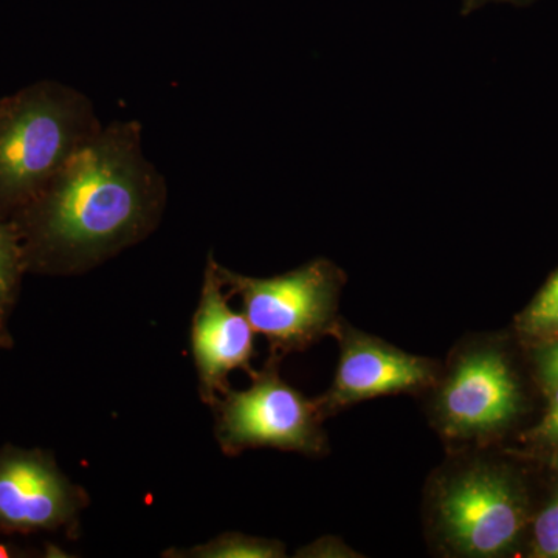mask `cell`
<instances>
[{
  "mask_svg": "<svg viewBox=\"0 0 558 558\" xmlns=\"http://www.w3.org/2000/svg\"><path fill=\"white\" fill-rule=\"evenodd\" d=\"M546 392L548 407L538 424L529 429L527 439L545 449L558 451V384L546 389Z\"/></svg>",
  "mask_w": 558,
  "mask_h": 558,
  "instance_id": "14",
  "label": "cell"
},
{
  "mask_svg": "<svg viewBox=\"0 0 558 558\" xmlns=\"http://www.w3.org/2000/svg\"><path fill=\"white\" fill-rule=\"evenodd\" d=\"M517 330L534 343L558 337V270L548 279L537 296L517 317Z\"/></svg>",
  "mask_w": 558,
  "mask_h": 558,
  "instance_id": "12",
  "label": "cell"
},
{
  "mask_svg": "<svg viewBox=\"0 0 558 558\" xmlns=\"http://www.w3.org/2000/svg\"><path fill=\"white\" fill-rule=\"evenodd\" d=\"M340 357L332 385L315 398L323 417L384 396H422L438 380L439 360L421 357L341 318L332 333Z\"/></svg>",
  "mask_w": 558,
  "mask_h": 558,
  "instance_id": "7",
  "label": "cell"
},
{
  "mask_svg": "<svg viewBox=\"0 0 558 558\" xmlns=\"http://www.w3.org/2000/svg\"><path fill=\"white\" fill-rule=\"evenodd\" d=\"M101 128L89 98L58 81L0 98V218L35 199Z\"/></svg>",
  "mask_w": 558,
  "mask_h": 558,
  "instance_id": "3",
  "label": "cell"
},
{
  "mask_svg": "<svg viewBox=\"0 0 558 558\" xmlns=\"http://www.w3.org/2000/svg\"><path fill=\"white\" fill-rule=\"evenodd\" d=\"M281 357L270 355L252 385L242 391L229 389L213 405L215 436L220 450L238 457L253 449H277L323 457L329 451L325 417L315 399L306 398L279 374Z\"/></svg>",
  "mask_w": 558,
  "mask_h": 558,
  "instance_id": "6",
  "label": "cell"
},
{
  "mask_svg": "<svg viewBox=\"0 0 558 558\" xmlns=\"http://www.w3.org/2000/svg\"><path fill=\"white\" fill-rule=\"evenodd\" d=\"M531 519L526 487L487 447L449 451L425 484L422 520L435 556H510Z\"/></svg>",
  "mask_w": 558,
  "mask_h": 558,
  "instance_id": "2",
  "label": "cell"
},
{
  "mask_svg": "<svg viewBox=\"0 0 558 558\" xmlns=\"http://www.w3.org/2000/svg\"><path fill=\"white\" fill-rule=\"evenodd\" d=\"M22 556L21 550L13 548V546L2 545L0 543V558L20 557Z\"/></svg>",
  "mask_w": 558,
  "mask_h": 558,
  "instance_id": "17",
  "label": "cell"
},
{
  "mask_svg": "<svg viewBox=\"0 0 558 558\" xmlns=\"http://www.w3.org/2000/svg\"><path fill=\"white\" fill-rule=\"evenodd\" d=\"M295 557L310 558H359L362 554L348 546L339 537H323L296 550Z\"/></svg>",
  "mask_w": 558,
  "mask_h": 558,
  "instance_id": "15",
  "label": "cell"
},
{
  "mask_svg": "<svg viewBox=\"0 0 558 558\" xmlns=\"http://www.w3.org/2000/svg\"><path fill=\"white\" fill-rule=\"evenodd\" d=\"M553 468L556 469V472L558 473V451L556 454H554Z\"/></svg>",
  "mask_w": 558,
  "mask_h": 558,
  "instance_id": "19",
  "label": "cell"
},
{
  "mask_svg": "<svg viewBox=\"0 0 558 558\" xmlns=\"http://www.w3.org/2000/svg\"><path fill=\"white\" fill-rule=\"evenodd\" d=\"M89 505L83 487L39 450L0 451V527L10 532L61 531L76 534Z\"/></svg>",
  "mask_w": 558,
  "mask_h": 558,
  "instance_id": "8",
  "label": "cell"
},
{
  "mask_svg": "<svg viewBox=\"0 0 558 558\" xmlns=\"http://www.w3.org/2000/svg\"><path fill=\"white\" fill-rule=\"evenodd\" d=\"M167 182L142 149L138 121L102 126L11 220L27 270L80 275L159 227Z\"/></svg>",
  "mask_w": 558,
  "mask_h": 558,
  "instance_id": "1",
  "label": "cell"
},
{
  "mask_svg": "<svg viewBox=\"0 0 558 558\" xmlns=\"http://www.w3.org/2000/svg\"><path fill=\"white\" fill-rule=\"evenodd\" d=\"M27 270L20 230L11 219L0 218V347H10L9 318L17 295L22 275Z\"/></svg>",
  "mask_w": 558,
  "mask_h": 558,
  "instance_id": "10",
  "label": "cell"
},
{
  "mask_svg": "<svg viewBox=\"0 0 558 558\" xmlns=\"http://www.w3.org/2000/svg\"><path fill=\"white\" fill-rule=\"evenodd\" d=\"M487 2H492V0H464L465 11L475 10L476 7L483 5V3ZM506 2H520V0H506Z\"/></svg>",
  "mask_w": 558,
  "mask_h": 558,
  "instance_id": "18",
  "label": "cell"
},
{
  "mask_svg": "<svg viewBox=\"0 0 558 558\" xmlns=\"http://www.w3.org/2000/svg\"><path fill=\"white\" fill-rule=\"evenodd\" d=\"M531 556L537 558H558V488L546 505L532 513Z\"/></svg>",
  "mask_w": 558,
  "mask_h": 558,
  "instance_id": "13",
  "label": "cell"
},
{
  "mask_svg": "<svg viewBox=\"0 0 558 558\" xmlns=\"http://www.w3.org/2000/svg\"><path fill=\"white\" fill-rule=\"evenodd\" d=\"M535 366L545 391L558 384V337L538 344L535 349Z\"/></svg>",
  "mask_w": 558,
  "mask_h": 558,
  "instance_id": "16",
  "label": "cell"
},
{
  "mask_svg": "<svg viewBox=\"0 0 558 558\" xmlns=\"http://www.w3.org/2000/svg\"><path fill=\"white\" fill-rule=\"evenodd\" d=\"M213 253L202 282L199 304L191 323V351L202 402L213 407L230 389V373L244 369L252 376L255 329L241 312L229 304Z\"/></svg>",
  "mask_w": 558,
  "mask_h": 558,
  "instance_id": "9",
  "label": "cell"
},
{
  "mask_svg": "<svg viewBox=\"0 0 558 558\" xmlns=\"http://www.w3.org/2000/svg\"><path fill=\"white\" fill-rule=\"evenodd\" d=\"M429 427L447 451L490 447L521 416L523 387L498 340L470 333L440 366L424 396Z\"/></svg>",
  "mask_w": 558,
  "mask_h": 558,
  "instance_id": "4",
  "label": "cell"
},
{
  "mask_svg": "<svg viewBox=\"0 0 558 558\" xmlns=\"http://www.w3.org/2000/svg\"><path fill=\"white\" fill-rule=\"evenodd\" d=\"M171 558H284L288 548L277 538L255 537L242 532H223L219 537L186 549L161 554Z\"/></svg>",
  "mask_w": 558,
  "mask_h": 558,
  "instance_id": "11",
  "label": "cell"
},
{
  "mask_svg": "<svg viewBox=\"0 0 558 558\" xmlns=\"http://www.w3.org/2000/svg\"><path fill=\"white\" fill-rule=\"evenodd\" d=\"M227 295L240 296L242 314L269 341L270 355L303 352L340 323L347 275L332 260L318 258L270 278L247 277L216 263Z\"/></svg>",
  "mask_w": 558,
  "mask_h": 558,
  "instance_id": "5",
  "label": "cell"
}]
</instances>
